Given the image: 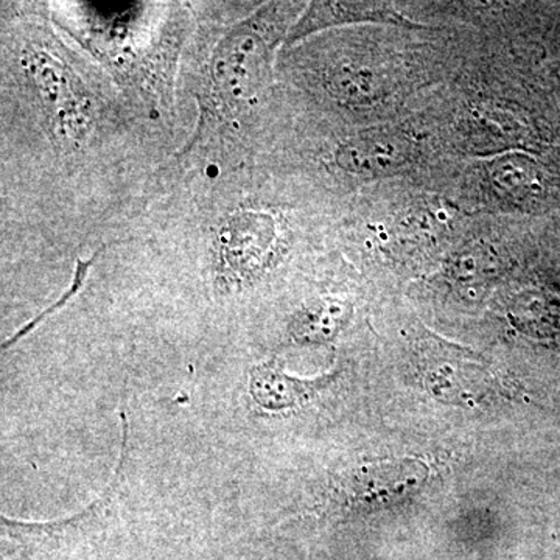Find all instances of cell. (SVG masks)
Returning <instances> with one entry per match:
<instances>
[{"label":"cell","instance_id":"1","mask_svg":"<svg viewBox=\"0 0 560 560\" xmlns=\"http://www.w3.org/2000/svg\"><path fill=\"white\" fill-rule=\"evenodd\" d=\"M293 3H271L228 33L210 61L213 94L228 108L241 110L256 102L271 81L272 58L287 39Z\"/></svg>","mask_w":560,"mask_h":560},{"label":"cell","instance_id":"2","mask_svg":"<svg viewBox=\"0 0 560 560\" xmlns=\"http://www.w3.org/2000/svg\"><path fill=\"white\" fill-rule=\"evenodd\" d=\"M278 230L268 213L242 212L221 226L217 245L215 283L232 293L253 285L275 260Z\"/></svg>","mask_w":560,"mask_h":560},{"label":"cell","instance_id":"3","mask_svg":"<svg viewBox=\"0 0 560 560\" xmlns=\"http://www.w3.org/2000/svg\"><path fill=\"white\" fill-rule=\"evenodd\" d=\"M427 467L419 460L368 464L342 474L330 488V504L340 512L368 511L422 485Z\"/></svg>","mask_w":560,"mask_h":560},{"label":"cell","instance_id":"4","mask_svg":"<svg viewBox=\"0 0 560 560\" xmlns=\"http://www.w3.org/2000/svg\"><path fill=\"white\" fill-rule=\"evenodd\" d=\"M418 158L415 140L396 128H374L346 139L335 151L342 171L360 178H385L410 167Z\"/></svg>","mask_w":560,"mask_h":560},{"label":"cell","instance_id":"5","mask_svg":"<svg viewBox=\"0 0 560 560\" xmlns=\"http://www.w3.org/2000/svg\"><path fill=\"white\" fill-rule=\"evenodd\" d=\"M361 22H374V24L400 25V27L419 28L393 9L388 3L382 2H312L304 14L294 22L287 35L285 43L294 44L307 38L313 33L337 27V25L361 24Z\"/></svg>","mask_w":560,"mask_h":560},{"label":"cell","instance_id":"6","mask_svg":"<svg viewBox=\"0 0 560 560\" xmlns=\"http://www.w3.org/2000/svg\"><path fill=\"white\" fill-rule=\"evenodd\" d=\"M330 377L298 378L287 374L279 361H265L249 372V396L265 411L293 410L311 401Z\"/></svg>","mask_w":560,"mask_h":560},{"label":"cell","instance_id":"7","mask_svg":"<svg viewBox=\"0 0 560 560\" xmlns=\"http://www.w3.org/2000/svg\"><path fill=\"white\" fill-rule=\"evenodd\" d=\"M466 127L467 140L481 153L511 150L528 142L525 125L500 106H475L467 116Z\"/></svg>","mask_w":560,"mask_h":560},{"label":"cell","instance_id":"8","mask_svg":"<svg viewBox=\"0 0 560 560\" xmlns=\"http://www.w3.org/2000/svg\"><path fill=\"white\" fill-rule=\"evenodd\" d=\"M349 319V307L340 300H319L302 307L290 320L291 340L302 345H320L337 338Z\"/></svg>","mask_w":560,"mask_h":560},{"label":"cell","instance_id":"9","mask_svg":"<svg viewBox=\"0 0 560 560\" xmlns=\"http://www.w3.org/2000/svg\"><path fill=\"white\" fill-rule=\"evenodd\" d=\"M486 172L492 189L506 201H528L541 191L539 168L529 158L518 154L497 158Z\"/></svg>","mask_w":560,"mask_h":560},{"label":"cell","instance_id":"10","mask_svg":"<svg viewBox=\"0 0 560 560\" xmlns=\"http://www.w3.org/2000/svg\"><path fill=\"white\" fill-rule=\"evenodd\" d=\"M327 88L338 101L348 105H368L385 94L382 75L357 65H341L330 70Z\"/></svg>","mask_w":560,"mask_h":560},{"label":"cell","instance_id":"11","mask_svg":"<svg viewBox=\"0 0 560 560\" xmlns=\"http://www.w3.org/2000/svg\"><path fill=\"white\" fill-rule=\"evenodd\" d=\"M499 264V256L489 243L475 242L464 246L453 256L451 271L456 279L469 282L493 275Z\"/></svg>","mask_w":560,"mask_h":560},{"label":"cell","instance_id":"12","mask_svg":"<svg viewBox=\"0 0 560 560\" xmlns=\"http://www.w3.org/2000/svg\"><path fill=\"white\" fill-rule=\"evenodd\" d=\"M94 259L91 260H79L77 261V268H75V275H73L72 285H70V289L66 291L65 294L58 300V302H55L51 307L47 308V311H44L40 313V315L36 316L35 319L31 320V323L27 324V326L22 327L20 331H18L16 335H13V337L10 338V340H7L3 342L2 350L10 349L11 346L16 345L18 341L22 340V338L25 337V335L31 334L33 329H35L36 326L40 323V320H44V318H47V316H50L51 313H55L57 311H60L62 305L66 304V302L72 300L73 296H75L77 291L83 287L84 279H86L88 271H90V267L92 264H94Z\"/></svg>","mask_w":560,"mask_h":560}]
</instances>
